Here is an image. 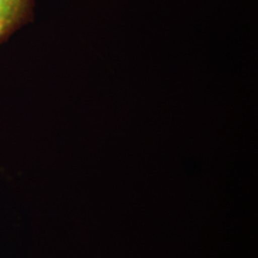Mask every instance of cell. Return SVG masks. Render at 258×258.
Returning <instances> with one entry per match:
<instances>
[{"mask_svg":"<svg viewBox=\"0 0 258 258\" xmlns=\"http://www.w3.org/2000/svg\"><path fill=\"white\" fill-rule=\"evenodd\" d=\"M29 0H0V42L4 41L24 18Z\"/></svg>","mask_w":258,"mask_h":258,"instance_id":"6da1fadb","label":"cell"}]
</instances>
